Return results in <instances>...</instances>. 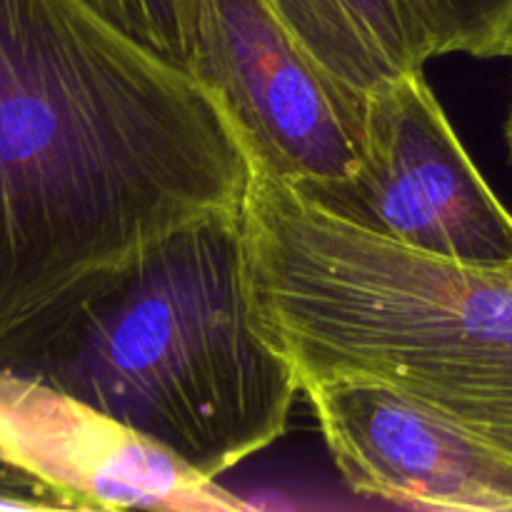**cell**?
<instances>
[{"mask_svg": "<svg viewBox=\"0 0 512 512\" xmlns=\"http://www.w3.org/2000/svg\"><path fill=\"white\" fill-rule=\"evenodd\" d=\"M253 175L188 70L85 0H0V363L165 238L243 213Z\"/></svg>", "mask_w": 512, "mask_h": 512, "instance_id": "6da1fadb", "label": "cell"}, {"mask_svg": "<svg viewBox=\"0 0 512 512\" xmlns=\"http://www.w3.org/2000/svg\"><path fill=\"white\" fill-rule=\"evenodd\" d=\"M243 230L255 325L300 383L390 385L512 455V260L405 248L258 170Z\"/></svg>", "mask_w": 512, "mask_h": 512, "instance_id": "7a4b0ae2", "label": "cell"}, {"mask_svg": "<svg viewBox=\"0 0 512 512\" xmlns=\"http://www.w3.org/2000/svg\"><path fill=\"white\" fill-rule=\"evenodd\" d=\"M10 365L128 425L205 480L273 445L303 393L295 365L255 325L243 213L165 238Z\"/></svg>", "mask_w": 512, "mask_h": 512, "instance_id": "3957f363", "label": "cell"}, {"mask_svg": "<svg viewBox=\"0 0 512 512\" xmlns=\"http://www.w3.org/2000/svg\"><path fill=\"white\" fill-rule=\"evenodd\" d=\"M185 70L233 120L258 173L295 190L348 178L365 100L333 78L270 0H178Z\"/></svg>", "mask_w": 512, "mask_h": 512, "instance_id": "277c9868", "label": "cell"}, {"mask_svg": "<svg viewBox=\"0 0 512 512\" xmlns=\"http://www.w3.org/2000/svg\"><path fill=\"white\" fill-rule=\"evenodd\" d=\"M298 193L405 248L465 263L512 260V215L470 160L423 68L368 95L358 168Z\"/></svg>", "mask_w": 512, "mask_h": 512, "instance_id": "5b68a950", "label": "cell"}, {"mask_svg": "<svg viewBox=\"0 0 512 512\" xmlns=\"http://www.w3.org/2000/svg\"><path fill=\"white\" fill-rule=\"evenodd\" d=\"M330 458L360 498L512 512V455L413 395L365 378L303 380Z\"/></svg>", "mask_w": 512, "mask_h": 512, "instance_id": "8992f818", "label": "cell"}, {"mask_svg": "<svg viewBox=\"0 0 512 512\" xmlns=\"http://www.w3.org/2000/svg\"><path fill=\"white\" fill-rule=\"evenodd\" d=\"M0 465L38 480L70 510L248 508L128 425L38 375L3 363Z\"/></svg>", "mask_w": 512, "mask_h": 512, "instance_id": "52a82bcc", "label": "cell"}, {"mask_svg": "<svg viewBox=\"0 0 512 512\" xmlns=\"http://www.w3.org/2000/svg\"><path fill=\"white\" fill-rule=\"evenodd\" d=\"M270 5L303 48L363 98L428 63L393 0H270Z\"/></svg>", "mask_w": 512, "mask_h": 512, "instance_id": "ba28073f", "label": "cell"}, {"mask_svg": "<svg viewBox=\"0 0 512 512\" xmlns=\"http://www.w3.org/2000/svg\"><path fill=\"white\" fill-rule=\"evenodd\" d=\"M425 60L463 53L505 58L512 53V0H393Z\"/></svg>", "mask_w": 512, "mask_h": 512, "instance_id": "9c48e42d", "label": "cell"}, {"mask_svg": "<svg viewBox=\"0 0 512 512\" xmlns=\"http://www.w3.org/2000/svg\"><path fill=\"white\" fill-rule=\"evenodd\" d=\"M85 3L160 58L185 68L178 0H85Z\"/></svg>", "mask_w": 512, "mask_h": 512, "instance_id": "30bf717a", "label": "cell"}, {"mask_svg": "<svg viewBox=\"0 0 512 512\" xmlns=\"http://www.w3.org/2000/svg\"><path fill=\"white\" fill-rule=\"evenodd\" d=\"M0 510H70L53 490L38 480L0 465Z\"/></svg>", "mask_w": 512, "mask_h": 512, "instance_id": "8fae6325", "label": "cell"}, {"mask_svg": "<svg viewBox=\"0 0 512 512\" xmlns=\"http://www.w3.org/2000/svg\"><path fill=\"white\" fill-rule=\"evenodd\" d=\"M510 58H512V53H510ZM505 140H508V150H510V160H512V108L508 115V123H505Z\"/></svg>", "mask_w": 512, "mask_h": 512, "instance_id": "7c38bea8", "label": "cell"}]
</instances>
